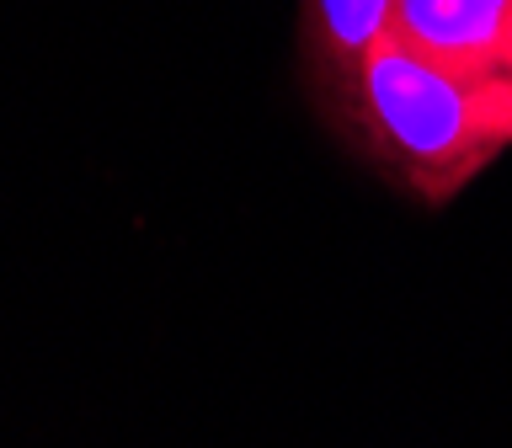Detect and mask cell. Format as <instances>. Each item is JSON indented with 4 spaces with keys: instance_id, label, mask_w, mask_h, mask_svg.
<instances>
[{
    "instance_id": "cell-3",
    "label": "cell",
    "mask_w": 512,
    "mask_h": 448,
    "mask_svg": "<svg viewBox=\"0 0 512 448\" xmlns=\"http://www.w3.org/2000/svg\"><path fill=\"white\" fill-rule=\"evenodd\" d=\"M395 22V0H304L299 27H304V64H310L315 96L326 112L347 96L358 80V64L368 59L384 32Z\"/></svg>"
},
{
    "instance_id": "cell-2",
    "label": "cell",
    "mask_w": 512,
    "mask_h": 448,
    "mask_svg": "<svg viewBox=\"0 0 512 448\" xmlns=\"http://www.w3.org/2000/svg\"><path fill=\"white\" fill-rule=\"evenodd\" d=\"M390 32L480 75H512V0H395Z\"/></svg>"
},
{
    "instance_id": "cell-1",
    "label": "cell",
    "mask_w": 512,
    "mask_h": 448,
    "mask_svg": "<svg viewBox=\"0 0 512 448\" xmlns=\"http://www.w3.org/2000/svg\"><path fill=\"white\" fill-rule=\"evenodd\" d=\"M331 118L400 192L443 208L512 150V75L459 70L384 32Z\"/></svg>"
}]
</instances>
